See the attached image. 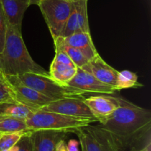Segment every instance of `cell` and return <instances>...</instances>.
Masks as SVG:
<instances>
[{"instance_id": "obj_30", "label": "cell", "mask_w": 151, "mask_h": 151, "mask_svg": "<svg viewBox=\"0 0 151 151\" xmlns=\"http://www.w3.org/2000/svg\"><path fill=\"white\" fill-rule=\"evenodd\" d=\"M132 151H137V150H132Z\"/></svg>"}, {"instance_id": "obj_15", "label": "cell", "mask_w": 151, "mask_h": 151, "mask_svg": "<svg viewBox=\"0 0 151 151\" xmlns=\"http://www.w3.org/2000/svg\"><path fill=\"white\" fill-rule=\"evenodd\" d=\"M8 25L22 30V21L30 0H0Z\"/></svg>"}, {"instance_id": "obj_3", "label": "cell", "mask_w": 151, "mask_h": 151, "mask_svg": "<svg viewBox=\"0 0 151 151\" xmlns=\"http://www.w3.org/2000/svg\"><path fill=\"white\" fill-rule=\"evenodd\" d=\"M29 130H54L74 133L81 127L94 122L92 120L69 116L53 112L36 110L26 120Z\"/></svg>"}, {"instance_id": "obj_14", "label": "cell", "mask_w": 151, "mask_h": 151, "mask_svg": "<svg viewBox=\"0 0 151 151\" xmlns=\"http://www.w3.org/2000/svg\"><path fill=\"white\" fill-rule=\"evenodd\" d=\"M54 43L55 44H63L80 50L88 61L98 54L90 33L79 32L66 37H58L54 40Z\"/></svg>"}, {"instance_id": "obj_13", "label": "cell", "mask_w": 151, "mask_h": 151, "mask_svg": "<svg viewBox=\"0 0 151 151\" xmlns=\"http://www.w3.org/2000/svg\"><path fill=\"white\" fill-rule=\"evenodd\" d=\"M67 133L63 130H31L32 151H56L58 144L65 139Z\"/></svg>"}, {"instance_id": "obj_25", "label": "cell", "mask_w": 151, "mask_h": 151, "mask_svg": "<svg viewBox=\"0 0 151 151\" xmlns=\"http://www.w3.org/2000/svg\"><path fill=\"white\" fill-rule=\"evenodd\" d=\"M69 151H79V142L75 139H71L69 141L68 144H66Z\"/></svg>"}, {"instance_id": "obj_16", "label": "cell", "mask_w": 151, "mask_h": 151, "mask_svg": "<svg viewBox=\"0 0 151 151\" xmlns=\"http://www.w3.org/2000/svg\"><path fill=\"white\" fill-rule=\"evenodd\" d=\"M78 67L74 63H65L53 60L49 75L56 82L66 85L76 74Z\"/></svg>"}, {"instance_id": "obj_28", "label": "cell", "mask_w": 151, "mask_h": 151, "mask_svg": "<svg viewBox=\"0 0 151 151\" xmlns=\"http://www.w3.org/2000/svg\"><path fill=\"white\" fill-rule=\"evenodd\" d=\"M16 145H15V146H13V147L10 148V149L4 150H2V151H16Z\"/></svg>"}, {"instance_id": "obj_19", "label": "cell", "mask_w": 151, "mask_h": 151, "mask_svg": "<svg viewBox=\"0 0 151 151\" xmlns=\"http://www.w3.org/2000/svg\"><path fill=\"white\" fill-rule=\"evenodd\" d=\"M143 87V84L138 81V76L136 73L125 70L119 72L117 76L116 90H123L128 88H139Z\"/></svg>"}, {"instance_id": "obj_18", "label": "cell", "mask_w": 151, "mask_h": 151, "mask_svg": "<svg viewBox=\"0 0 151 151\" xmlns=\"http://www.w3.org/2000/svg\"><path fill=\"white\" fill-rule=\"evenodd\" d=\"M29 131L26 121L14 117L0 116V133Z\"/></svg>"}, {"instance_id": "obj_4", "label": "cell", "mask_w": 151, "mask_h": 151, "mask_svg": "<svg viewBox=\"0 0 151 151\" xmlns=\"http://www.w3.org/2000/svg\"><path fill=\"white\" fill-rule=\"evenodd\" d=\"M21 81L47 97L57 100L66 97H77L87 94L84 91L56 82L50 75L26 73L17 76Z\"/></svg>"}, {"instance_id": "obj_5", "label": "cell", "mask_w": 151, "mask_h": 151, "mask_svg": "<svg viewBox=\"0 0 151 151\" xmlns=\"http://www.w3.org/2000/svg\"><path fill=\"white\" fill-rule=\"evenodd\" d=\"M72 0H40L39 7L53 40L60 37L72 10Z\"/></svg>"}, {"instance_id": "obj_23", "label": "cell", "mask_w": 151, "mask_h": 151, "mask_svg": "<svg viewBox=\"0 0 151 151\" xmlns=\"http://www.w3.org/2000/svg\"><path fill=\"white\" fill-rule=\"evenodd\" d=\"M16 151H32L31 130L24 133L16 144Z\"/></svg>"}, {"instance_id": "obj_31", "label": "cell", "mask_w": 151, "mask_h": 151, "mask_svg": "<svg viewBox=\"0 0 151 151\" xmlns=\"http://www.w3.org/2000/svg\"><path fill=\"white\" fill-rule=\"evenodd\" d=\"M0 134H1V133H0Z\"/></svg>"}, {"instance_id": "obj_8", "label": "cell", "mask_w": 151, "mask_h": 151, "mask_svg": "<svg viewBox=\"0 0 151 151\" xmlns=\"http://www.w3.org/2000/svg\"><path fill=\"white\" fill-rule=\"evenodd\" d=\"M88 0H72V10L60 37H66L75 33H90L88 23Z\"/></svg>"}, {"instance_id": "obj_24", "label": "cell", "mask_w": 151, "mask_h": 151, "mask_svg": "<svg viewBox=\"0 0 151 151\" xmlns=\"http://www.w3.org/2000/svg\"><path fill=\"white\" fill-rule=\"evenodd\" d=\"M7 22L6 20L5 16H4V11H3L2 7H1V1H0V53L3 50L5 41L6 31H7Z\"/></svg>"}, {"instance_id": "obj_6", "label": "cell", "mask_w": 151, "mask_h": 151, "mask_svg": "<svg viewBox=\"0 0 151 151\" xmlns=\"http://www.w3.org/2000/svg\"><path fill=\"white\" fill-rule=\"evenodd\" d=\"M84 98L66 97L54 100L40 109L44 111L53 112L56 113L63 114L69 116L78 117L97 121L96 118L91 113L90 110L83 101Z\"/></svg>"}, {"instance_id": "obj_22", "label": "cell", "mask_w": 151, "mask_h": 151, "mask_svg": "<svg viewBox=\"0 0 151 151\" xmlns=\"http://www.w3.org/2000/svg\"><path fill=\"white\" fill-rule=\"evenodd\" d=\"M26 132L6 133L0 134V151L10 149L17 144L19 139Z\"/></svg>"}, {"instance_id": "obj_21", "label": "cell", "mask_w": 151, "mask_h": 151, "mask_svg": "<svg viewBox=\"0 0 151 151\" xmlns=\"http://www.w3.org/2000/svg\"><path fill=\"white\" fill-rule=\"evenodd\" d=\"M17 102L14 93L5 75L0 72V103Z\"/></svg>"}, {"instance_id": "obj_2", "label": "cell", "mask_w": 151, "mask_h": 151, "mask_svg": "<svg viewBox=\"0 0 151 151\" xmlns=\"http://www.w3.org/2000/svg\"><path fill=\"white\" fill-rule=\"evenodd\" d=\"M0 72L5 76H19L26 73L49 74L29 55L22 38V30L8 24L4 47L0 53Z\"/></svg>"}, {"instance_id": "obj_10", "label": "cell", "mask_w": 151, "mask_h": 151, "mask_svg": "<svg viewBox=\"0 0 151 151\" xmlns=\"http://www.w3.org/2000/svg\"><path fill=\"white\" fill-rule=\"evenodd\" d=\"M83 101L99 123L106 121L120 105L119 97H114L109 94L84 98Z\"/></svg>"}, {"instance_id": "obj_26", "label": "cell", "mask_w": 151, "mask_h": 151, "mask_svg": "<svg viewBox=\"0 0 151 151\" xmlns=\"http://www.w3.org/2000/svg\"><path fill=\"white\" fill-rule=\"evenodd\" d=\"M56 151H69L65 139L59 142L57 145V147H56Z\"/></svg>"}, {"instance_id": "obj_9", "label": "cell", "mask_w": 151, "mask_h": 151, "mask_svg": "<svg viewBox=\"0 0 151 151\" xmlns=\"http://www.w3.org/2000/svg\"><path fill=\"white\" fill-rule=\"evenodd\" d=\"M66 85L78 89L88 93L114 94L116 91L114 88L99 81L94 76L81 68H78L76 74Z\"/></svg>"}, {"instance_id": "obj_7", "label": "cell", "mask_w": 151, "mask_h": 151, "mask_svg": "<svg viewBox=\"0 0 151 151\" xmlns=\"http://www.w3.org/2000/svg\"><path fill=\"white\" fill-rule=\"evenodd\" d=\"M5 76L13 89L16 101L29 107L38 110L41 107L54 101L26 85L17 76Z\"/></svg>"}, {"instance_id": "obj_12", "label": "cell", "mask_w": 151, "mask_h": 151, "mask_svg": "<svg viewBox=\"0 0 151 151\" xmlns=\"http://www.w3.org/2000/svg\"><path fill=\"white\" fill-rule=\"evenodd\" d=\"M81 68L94 76L101 82L111 86L116 90L119 71L106 63L99 53Z\"/></svg>"}, {"instance_id": "obj_11", "label": "cell", "mask_w": 151, "mask_h": 151, "mask_svg": "<svg viewBox=\"0 0 151 151\" xmlns=\"http://www.w3.org/2000/svg\"><path fill=\"white\" fill-rule=\"evenodd\" d=\"M74 133L79 138L82 151H112L104 135L96 126L88 124Z\"/></svg>"}, {"instance_id": "obj_27", "label": "cell", "mask_w": 151, "mask_h": 151, "mask_svg": "<svg viewBox=\"0 0 151 151\" xmlns=\"http://www.w3.org/2000/svg\"><path fill=\"white\" fill-rule=\"evenodd\" d=\"M137 151H151V141L147 142L142 148L138 150Z\"/></svg>"}, {"instance_id": "obj_1", "label": "cell", "mask_w": 151, "mask_h": 151, "mask_svg": "<svg viewBox=\"0 0 151 151\" xmlns=\"http://www.w3.org/2000/svg\"><path fill=\"white\" fill-rule=\"evenodd\" d=\"M119 107L96 126L112 151H132L151 141V111L119 98Z\"/></svg>"}, {"instance_id": "obj_29", "label": "cell", "mask_w": 151, "mask_h": 151, "mask_svg": "<svg viewBox=\"0 0 151 151\" xmlns=\"http://www.w3.org/2000/svg\"><path fill=\"white\" fill-rule=\"evenodd\" d=\"M40 0H30L31 1V4H38V1H39Z\"/></svg>"}, {"instance_id": "obj_20", "label": "cell", "mask_w": 151, "mask_h": 151, "mask_svg": "<svg viewBox=\"0 0 151 151\" xmlns=\"http://www.w3.org/2000/svg\"><path fill=\"white\" fill-rule=\"evenodd\" d=\"M55 47H59L65 51V53L68 55L72 62L76 65L78 68H82L88 62V59L83 55L80 50L69 46L63 45V44H55Z\"/></svg>"}, {"instance_id": "obj_17", "label": "cell", "mask_w": 151, "mask_h": 151, "mask_svg": "<svg viewBox=\"0 0 151 151\" xmlns=\"http://www.w3.org/2000/svg\"><path fill=\"white\" fill-rule=\"evenodd\" d=\"M36 110L29 107L19 102L0 103V116L14 117L26 120Z\"/></svg>"}]
</instances>
